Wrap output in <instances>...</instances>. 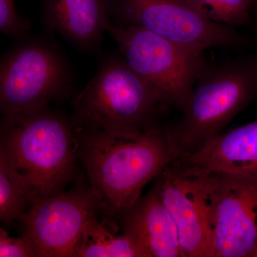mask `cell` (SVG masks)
<instances>
[{
    "label": "cell",
    "instance_id": "cell-5",
    "mask_svg": "<svg viewBox=\"0 0 257 257\" xmlns=\"http://www.w3.org/2000/svg\"><path fill=\"white\" fill-rule=\"evenodd\" d=\"M106 32L162 104L168 109L180 111L207 63L204 51L179 45L135 25L117 26L110 22Z\"/></svg>",
    "mask_w": 257,
    "mask_h": 257
},
{
    "label": "cell",
    "instance_id": "cell-15",
    "mask_svg": "<svg viewBox=\"0 0 257 257\" xmlns=\"http://www.w3.org/2000/svg\"><path fill=\"white\" fill-rule=\"evenodd\" d=\"M32 202L31 193L25 181L0 157V220L7 224L21 221Z\"/></svg>",
    "mask_w": 257,
    "mask_h": 257
},
{
    "label": "cell",
    "instance_id": "cell-18",
    "mask_svg": "<svg viewBox=\"0 0 257 257\" xmlns=\"http://www.w3.org/2000/svg\"><path fill=\"white\" fill-rule=\"evenodd\" d=\"M0 256L35 257L36 251L30 240L21 237H11L7 231L0 229Z\"/></svg>",
    "mask_w": 257,
    "mask_h": 257
},
{
    "label": "cell",
    "instance_id": "cell-12",
    "mask_svg": "<svg viewBox=\"0 0 257 257\" xmlns=\"http://www.w3.org/2000/svg\"><path fill=\"white\" fill-rule=\"evenodd\" d=\"M42 23L79 50L98 53L111 20L105 0H42Z\"/></svg>",
    "mask_w": 257,
    "mask_h": 257
},
{
    "label": "cell",
    "instance_id": "cell-20",
    "mask_svg": "<svg viewBox=\"0 0 257 257\" xmlns=\"http://www.w3.org/2000/svg\"><path fill=\"white\" fill-rule=\"evenodd\" d=\"M256 3H257V0H256Z\"/></svg>",
    "mask_w": 257,
    "mask_h": 257
},
{
    "label": "cell",
    "instance_id": "cell-7",
    "mask_svg": "<svg viewBox=\"0 0 257 257\" xmlns=\"http://www.w3.org/2000/svg\"><path fill=\"white\" fill-rule=\"evenodd\" d=\"M73 94L72 72L48 42L24 39L0 61L2 115L61 104Z\"/></svg>",
    "mask_w": 257,
    "mask_h": 257
},
{
    "label": "cell",
    "instance_id": "cell-13",
    "mask_svg": "<svg viewBox=\"0 0 257 257\" xmlns=\"http://www.w3.org/2000/svg\"><path fill=\"white\" fill-rule=\"evenodd\" d=\"M181 160L257 182V120L219 136Z\"/></svg>",
    "mask_w": 257,
    "mask_h": 257
},
{
    "label": "cell",
    "instance_id": "cell-11",
    "mask_svg": "<svg viewBox=\"0 0 257 257\" xmlns=\"http://www.w3.org/2000/svg\"><path fill=\"white\" fill-rule=\"evenodd\" d=\"M114 217L120 230L134 240L145 257H186L175 221L155 185Z\"/></svg>",
    "mask_w": 257,
    "mask_h": 257
},
{
    "label": "cell",
    "instance_id": "cell-16",
    "mask_svg": "<svg viewBox=\"0 0 257 257\" xmlns=\"http://www.w3.org/2000/svg\"><path fill=\"white\" fill-rule=\"evenodd\" d=\"M206 18L214 23L234 27L251 19L256 0H189Z\"/></svg>",
    "mask_w": 257,
    "mask_h": 257
},
{
    "label": "cell",
    "instance_id": "cell-10",
    "mask_svg": "<svg viewBox=\"0 0 257 257\" xmlns=\"http://www.w3.org/2000/svg\"><path fill=\"white\" fill-rule=\"evenodd\" d=\"M221 175L214 257H256L257 182Z\"/></svg>",
    "mask_w": 257,
    "mask_h": 257
},
{
    "label": "cell",
    "instance_id": "cell-19",
    "mask_svg": "<svg viewBox=\"0 0 257 257\" xmlns=\"http://www.w3.org/2000/svg\"><path fill=\"white\" fill-rule=\"evenodd\" d=\"M254 36H255V41H256V45H257V22H256V23H255Z\"/></svg>",
    "mask_w": 257,
    "mask_h": 257
},
{
    "label": "cell",
    "instance_id": "cell-2",
    "mask_svg": "<svg viewBox=\"0 0 257 257\" xmlns=\"http://www.w3.org/2000/svg\"><path fill=\"white\" fill-rule=\"evenodd\" d=\"M0 157L23 177L32 202L64 192L77 177L75 133L69 118L52 105L3 114Z\"/></svg>",
    "mask_w": 257,
    "mask_h": 257
},
{
    "label": "cell",
    "instance_id": "cell-6",
    "mask_svg": "<svg viewBox=\"0 0 257 257\" xmlns=\"http://www.w3.org/2000/svg\"><path fill=\"white\" fill-rule=\"evenodd\" d=\"M221 173L177 159L154 185L178 229L186 257H214Z\"/></svg>",
    "mask_w": 257,
    "mask_h": 257
},
{
    "label": "cell",
    "instance_id": "cell-4",
    "mask_svg": "<svg viewBox=\"0 0 257 257\" xmlns=\"http://www.w3.org/2000/svg\"><path fill=\"white\" fill-rule=\"evenodd\" d=\"M71 105L75 133H141L162 125L161 116L169 110L124 57L116 55L102 60Z\"/></svg>",
    "mask_w": 257,
    "mask_h": 257
},
{
    "label": "cell",
    "instance_id": "cell-3",
    "mask_svg": "<svg viewBox=\"0 0 257 257\" xmlns=\"http://www.w3.org/2000/svg\"><path fill=\"white\" fill-rule=\"evenodd\" d=\"M257 100V53L206 64L179 119L166 126L179 158L202 150Z\"/></svg>",
    "mask_w": 257,
    "mask_h": 257
},
{
    "label": "cell",
    "instance_id": "cell-8",
    "mask_svg": "<svg viewBox=\"0 0 257 257\" xmlns=\"http://www.w3.org/2000/svg\"><path fill=\"white\" fill-rule=\"evenodd\" d=\"M111 23L140 27L184 46L204 51L237 48L246 40L234 27L206 18L189 0H105Z\"/></svg>",
    "mask_w": 257,
    "mask_h": 257
},
{
    "label": "cell",
    "instance_id": "cell-9",
    "mask_svg": "<svg viewBox=\"0 0 257 257\" xmlns=\"http://www.w3.org/2000/svg\"><path fill=\"white\" fill-rule=\"evenodd\" d=\"M105 215L111 214L90 184H83L35 199L20 222L22 235L30 240L37 257H73L88 223Z\"/></svg>",
    "mask_w": 257,
    "mask_h": 257
},
{
    "label": "cell",
    "instance_id": "cell-21",
    "mask_svg": "<svg viewBox=\"0 0 257 257\" xmlns=\"http://www.w3.org/2000/svg\"><path fill=\"white\" fill-rule=\"evenodd\" d=\"M256 257H257V255H256Z\"/></svg>",
    "mask_w": 257,
    "mask_h": 257
},
{
    "label": "cell",
    "instance_id": "cell-17",
    "mask_svg": "<svg viewBox=\"0 0 257 257\" xmlns=\"http://www.w3.org/2000/svg\"><path fill=\"white\" fill-rule=\"evenodd\" d=\"M32 24L17 10L15 0H0V32L16 42L28 37Z\"/></svg>",
    "mask_w": 257,
    "mask_h": 257
},
{
    "label": "cell",
    "instance_id": "cell-1",
    "mask_svg": "<svg viewBox=\"0 0 257 257\" xmlns=\"http://www.w3.org/2000/svg\"><path fill=\"white\" fill-rule=\"evenodd\" d=\"M75 135L79 162L101 204L113 216L132 207L145 186L179 158L163 124L133 135L90 132Z\"/></svg>",
    "mask_w": 257,
    "mask_h": 257
},
{
    "label": "cell",
    "instance_id": "cell-14",
    "mask_svg": "<svg viewBox=\"0 0 257 257\" xmlns=\"http://www.w3.org/2000/svg\"><path fill=\"white\" fill-rule=\"evenodd\" d=\"M73 257H145L130 236L121 231L114 216L89 221L74 248Z\"/></svg>",
    "mask_w": 257,
    "mask_h": 257
}]
</instances>
